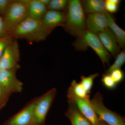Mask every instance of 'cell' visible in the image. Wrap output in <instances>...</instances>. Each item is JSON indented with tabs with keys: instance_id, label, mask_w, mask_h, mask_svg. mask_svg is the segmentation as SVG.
Instances as JSON below:
<instances>
[{
	"instance_id": "11",
	"label": "cell",
	"mask_w": 125,
	"mask_h": 125,
	"mask_svg": "<svg viewBox=\"0 0 125 125\" xmlns=\"http://www.w3.org/2000/svg\"><path fill=\"white\" fill-rule=\"evenodd\" d=\"M66 17V12L48 10L40 21L43 26L51 32L56 27H64Z\"/></svg>"
},
{
	"instance_id": "30",
	"label": "cell",
	"mask_w": 125,
	"mask_h": 125,
	"mask_svg": "<svg viewBox=\"0 0 125 125\" xmlns=\"http://www.w3.org/2000/svg\"><path fill=\"white\" fill-rule=\"evenodd\" d=\"M97 125H109L107 124V123L105 122L104 121L100 119V120L99 121V122L98 123Z\"/></svg>"
},
{
	"instance_id": "2",
	"label": "cell",
	"mask_w": 125,
	"mask_h": 125,
	"mask_svg": "<svg viewBox=\"0 0 125 125\" xmlns=\"http://www.w3.org/2000/svg\"><path fill=\"white\" fill-rule=\"evenodd\" d=\"M66 20L64 28L72 35L77 37L87 30L85 13L81 1H69Z\"/></svg>"
},
{
	"instance_id": "26",
	"label": "cell",
	"mask_w": 125,
	"mask_h": 125,
	"mask_svg": "<svg viewBox=\"0 0 125 125\" xmlns=\"http://www.w3.org/2000/svg\"><path fill=\"white\" fill-rule=\"evenodd\" d=\"M109 74L117 84L122 82L125 78L124 72L121 69L114 70Z\"/></svg>"
},
{
	"instance_id": "15",
	"label": "cell",
	"mask_w": 125,
	"mask_h": 125,
	"mask_svg": "<svg viewBox=\"0 0 125 125\" xmlns=\"http://www.w3.org/2000/svg\"><path fill=\"white\" fill-rule=\"evenodd\" d=\"M48 10L46 6L39 0H29L27 4V12L29 18L40 21Z\"/></svg>"
},
{
	"instance_id": "19",
	"label": "cell",
	"mask_w": 125,
	"mask_h": 125,
	"mask_svg": "<svg viewBox=\"0 0 125 125\" xmlns=\"http://www.w3.org/2000/svg\"><path fill=\"white\" fill-rule=\"evenodd\" d=\"M99 73L90 75L88 76H82L81 77L80 83L88 94L91 93V90L93 85L94 79L98 76Z\"/></svg>"
},
{
	"instance_id": "16",
	"label": "cell",
	"mask_w": 125,
	"mask_h": 125,
	"mask_svg": "<svg viewBox=\"0 0 125 125\" xmlns=\"http://www.w3.org/2000/svg\"><path fill=\"white\" fill-rule=\"evenodd\" d=\"M106 14L108 20V28L114 34L119 46L124 49L125 46V31L117 24L111 14L107 11Z\"/></svg>"
},
{
	"instance_id": "14",
	"label": "cell",
	"mask_w": 125,
	"mask_h": 125,
	"mask_svg": "<svg viewBox=\"0 0 125 125\" xmlns=\"http://www.w3.org/2000/svg\"><path fill=\"white\" fill-rule=\"evenodd\" d=\"M69 107L65 114L69 119L72 125H92L75 105L68 101Z\"/></svg>"
},
{
	"instance_id": "13",
	"label": "cell",
	"mask_w": 125,
	"mask_h": 125,
	"mask_svg": "<svg viewBox=\"0 0 125 125\" xmlns=\"http://www.w3.org/2000/svg\"><path fill=\"white\" fill-rule=\"evenodd\" d=\"M96 34L107 51L113 56H116L120 51V47L111 30L108 28Z\"/></svg>"
},
{
	"instance_id": "1",
	"label": "cell",
	"mask_w": 125,
	"mask_h": 125,
	"mask_svg": "<svg viewBox=\"0 0 125 125\" xmlns=\"http://www.w3.org/2000/svg\"><path fill=\"white\" fill-rule=\"evenodd\" d=\"M51 32L40 21L28 17L11 33L14 39H23L29 42H38L46 40Z\"/></svg>"
},
{
	"instance_id": "5",
	"label": "cell",
	"mask_w": 125,
	"mask_h": 125,
	"mask_svg": "<svg viewBox=\"0 0 125 125\" xmlns=\"http://www.w3.org/2000/svg\"><path fill=\"white\" fill-rule=\"evenodd\" d=\"M102 94L98 92L90 101L94 111L99 119L109 125H125V118L106 107Z\"/></svg>"
},
{
	"instance_id": "31",
	"label": "cell",
	"mask_w": 125,
	"mask_h": 125,
	"mask_svg": "<svg viewBox=\"0 0 125 125\" xmlns=\"http://www.w3.org/2000/svg\"><path fill=\"white\" fill-rule=\"evenodd\" d=\"M1 67H0V72L1 71Z\"/></svg>"
},
{
	"instance_id": "7",
	"label": "cell",
	"mask_w": 125,
	"mask_h": 125,
	"mask_svg": "<svg viewBox=\"0 0 125 125\" xmlns=\"http://www.w3.org/2000/svg\"><path fill=\"white\" fill-rule=\"evenodd\" d=\"M20 67L19 64L12 68L1 69L0 72V85L11 94L22 90L23 84L16 76V72Z\"/></svg>"
},
{
	"instance_id": "24",
	"label": "cell",
	"mask_w": 125,
	"mask_h": 125,
	"mask_svg": "<svg viewBox=\"0 0 125 125\" xmlns=\"http://www.w3.org/2000/svg\"><path fill=\"white\" fill-rule=\"evenodd\" d=\"M14 39L10 34L0 38V58L6 47Z\"/></svg>"
},
{
	"instance_id": "21",
	"label": "cell",
	"mask_w": 125,
	"mask_h": 125,
	"mask_svg": "<svg viewBox=\"0 0 125 125\" xmlns=\"http://www.w3.org/2000/svg\"><path fill=\"white\" fill-rule=\"evenodd\" d=\"M125 62V50L120 52L116 56L115 60L109 69L106 71L105 73L110 74L114 70L121 69Z\"/></svg>"
},
{
	"instance_id": "28",
	"label": "cell",
	"mask_w": 125,
	"mask_h": 125,
	"mask_svg": "<svg viewBox=\"0 0 125 125\" xmlns=\"http://www.w3.org/2000/svg\"><path fill=\"white\" fill-rule=\"evenodd\" d=\"M9 34L6 28L2 16L0 15V38Z\"/></svg>"
},
{
	"instance_id": "18",
	"label": "cell",
	"mask_w": 125,
	"mask_h": 125,
	"mask_svg": "<svg viewBox=\"0 0 125 125\" xmlns=\"http://www.w3.org/2000/svg\"><path fill=\"white\" fill-rule=\"evenodd\" d=\"M69 88L75 96L90 102V99L89 94L86 93L80 83H78L75 80H73Z\"/></svg>"
},
{
	"instance_id": "3",
	"label": "cell",
	"mask_w": 125,
	"mask_h": 125,
	"mask_svg": "<svg viewBox=\"0 0 125 125\" xmlns=\"http://www.w3.org/2000/svg\"><path fill=\"white\" fill-rule=\"evenodd\" d=\"M73 45L79 51H85L88 47H90L98 55L104 66L106 63L109 64L111 58L110 54L103 46L96 34L87 30L76 37Z\"/></svg>"
},
{
	"instance_id": "25",
	"label": "cell",
	"mask_w": 125,
	"mask_h": 125,
	"mask_svg": "<svg viewBox=\"0 0 125 125\" xmlns=\"http://www.w3.org/2000/svg\"><path fill=\"white\" fill-rule=\"evenodd\" d=\"M11 95L0 85V110L6 105Z\"/></svg>"
},
{
	"instance_id": "8",
	"label": "cell",
	"mask_w": 125,
	"mask_h": 125,
	"mask_svg": "<svg viewBox=\"0 0 125 125\" xmlns=\"http://www.w3.org/2000/svg\"><path fill=\"white\" fill-rule=\"evenodd\" d=\"M36 101V98L16 114L6 120L2 125H33V110Z\"/></svg>"
},
{
	"instance_id": "22",
	"label": "cell",
	"mask_w": 125,
	"mask_h": 125,
	"mask_svg": "<svg viewBox=\"0 0 125 125\" xmlns=\"http://www.w3.org/2000/svg\"><path fill=\"white\" fill-rule=\"evenodd\" d=\"M120 2L121 1L120 0H106L105 1L106 11L109 13H116L118 11V6Z\"/></svg>"
},
{
	"instance_id": "4",
	"label": "cell",
	"mask_w": 125,
	"mask_h": 125,
	"mask_svg": "<svg viewBox=\"0 0 125 125\" xmlns=\"http://www.w3.org/2000/svg\"><path fill=\"white\" fill-rule=\"evenodd\" d=\"M29 0H13L2 16L6 28L10 34L28 18L27 4Z\"/></svg>"
},
{
	"instance_id": "27",
	"label": "cell",
	"mask_w": 125,
	"mask_h": 125,
	"mask_svg": "<svg viewBox=\"0 0 125 125\" xmlns=\"http://www.w3.org/2000/svg\"><path fill=\"white\" fill-rule=\"evenodd\" d=\"M13 0H0V15L4 14Z\"/></svg>"
},
{
	"instance_id": "23",
	"label": "cell",
	"mask_w": 125,
	"mask_h": 125,
	"mask_svg": "<svg viewBox=\"0 0 125 125\" xmlns=\"http://www.w3.org/2000/svg\"><path fill=\"white\" fill-rule=\"evenodd\" d=\"M101 81L104 87L110 90L115 88L117 84L113 79L110 74L106 73L103 75Z\"/></svg>"
},
{
	"instance_id": "20",
	"label": "cell",
	"mask_w": 125,
	"mask_h": 125,
	"mask_svg": "<svg viewBox=\"0 0 125 125\" xmlns=\"http://www.w3.org/2000/svg\"><path fill=\"white\" fill-rule=\"evenodd\" d=\"M68 3L67 0H50L47 8L48 10L62 11L67 9Z\"/></svg>"
},
{
	"instance_id": "17",
	"label": "cell",
	"mask_w": 125,
	"mask_h": 125,
	"mask_svg": "<svg viewBox=\"0 0 125 125\" xmlns=\"http://www.w3.org/2000/svg\"><path fill=\"white\" fill-rule=\"evenodd\" d=\"M84 10L89 14L105 13V1L103 0H85L81 2Z\"/></svg>"
},
{
	"instance_id": "9",
	"label": "cell",
	"mask_w": 125,
	"mask_h": 125,
	"mask_svg": "<svg viewBox=\"0 0 125 125\" xmlns=\"http://www.w3.org/2000/svg\"><path fill=\"white\" fill-rule=\"evenodd\" d=\"M67 97L68 101L74 104L92 125H97L100 119L89 102L75 96L69 88L67 92Z\"/></svg>"
},
{
	"instance_id": "10",
	"label": "cell",
	"mask_w": 125,
	"mask_h": 125,
	"mask_svg": "<svg viewBox=\"0 0 125 125\" xmlns=\"http://www.w3.org/2000/svg\"><path fill=\"white\" fill-rule=\"evenodd\" d=\"M14 39L6 47L0 58L1 69H10L19 64L20 54L18 41Z\"/></svg>"
},
{
	"instance_id": "12",
	"label": "cell",
	"mask_w": 125,
	"mask_h": 125,
	"mask_svg": "<svg viewBox=\"0 0 125 125\" xmlns=\"http://www.w3.org/2000/svg\"><path fill=\"white\" fill-rule=\"evenodd\" d=\"M106 13L89 14L86 19L87 30L96 34L108 28V20Z\"/></svg>"
},
{
	"instance_id": "29",
	"label": "cell",
	"mask_w": 125,
	"mask_h": 125,
	"mask_svg": "<svg viewBox=\"0 0 125 125\" xmlns=\"http://www.w3.org/2000/svg\"><path fill=\"white\" fill-rule=\"evenodd\" d=\"M39 0L41 3L46 6L47 7L49 4L50 1V0Z\"/></svg>"
},
{
	"instance_id": "6",
	"label": "cell",
	"mask_w": 125,
	"mask_h": 125,
	"mask_svg": "<svg viewBox=\"0 0 125 125\" xmlns=\"http://www.w3.org/2000/svg\"><path fill=\"white\" fill-rule=\"evenodd\" d=\"M56 92V88H53L42 96L36 98L33 110V125H45L47 114Z\"/></svg>"
}]
</instances>
